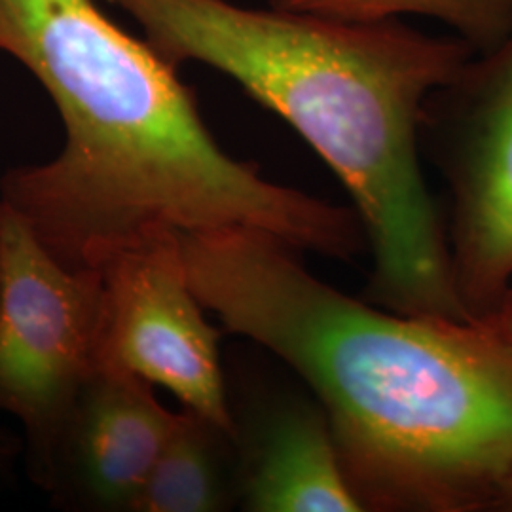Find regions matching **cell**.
I'll return each instance as SVG.
<instances>
[{"label": "cell", "instance_id": "cell-4", "mask_svg": "<svg viewBox=\"0 0 512 512\" xmlns=\"http://www.w3.org/2000/svg\"><path fill=\"white\" fill-rule=\"evenodd\" d=\"M101 321V270L59 262L0 202V412L21 425L38 486L101 365Z\"/></svg>", "mask_w": 512, "mask_h": 512}, {"label": "cell", "instance_id": "cell-2", "mask_svg": "<svg viewBox=\"0 0 512 512\" xmlns=\"http://www.w3.org/2000/svg\"><path fill=\"white\" fill-rule=\"evenodd\" d=\"M0 54L37 78L65 126L55 158L0 179V202L65 266L97 268L158 226L253 230L336 258L363 245L357 213L220 147L177 67L93 0H0Z\"/></svg>", "mask_w": 512, "mask_h": 512}, {"label": "cell", "instance_id": "cell-3", "mask_svg": "<svg viewBox=\"0 0 512 512\" xmlns=\"http://www.w3.org/2000/svg\"><path fill=\"white\" fill-rule=\"evenodd\" d=\"M107 2L169 63L230 76L325 160L363 224L376 306L471 321L421 169L423 107L475 55L467 42L397 19L351 23L228 0Z\"/></svg>", "mask_w": 512, "mask_h": 512}, {"label": "cell", "instance_id": "cell-8", "mask_svg": "<svg viewBox=\"0 0 512 512\" xmlns=\"http://www.w3.org/2000/svg\"><path fill=\"white\" fill-rule=\"evenodd\" d=\"M239 501L253 512H361L329 421L308 404L274 412L239 469Z\"/></svg>", "mask_w": 512, "mask_h": 512}, {"label": "cell", "instance_id": "cell-9", "mask_svg": "<svg viewBox=\"0 0 512 512\" xmlns=\"http://www.w3.org/2000/svg\"><path fill=\"white\" fill-rule=\"evenodd\" d=\"M238 439L194 410L177 412L133 512H219L239 497L232 475Z\"/></svg>", "mask_w": 512, "mask_h": 512}, {"label": "cell", "instance_id": "cell-1", "mask_svg": "<svg viewBox=\"0 0 512 512\" xmlns=\"http://www.w3.org/2000/svg\"><path fill=\"white\" fill-rule=\"evenodd\" d=\"M181 247L203 308L310 385L365 511L509 512L512 351L484 321L380 310L253 230Z\"/></svg>", "mask_w": 512, "mask_h": 512}, {"label": "cell", "instance_id": "cell-5", "mask_svg": "<svg viewBox=\"0 0 512 512\" xmlns=\"http://www.w3.org/2000/svg\"><path fill=\"white\" fill-rule=\"evenodd\" d=\"M423 147L452 198L448 243L459 298L482 321L512 283V35L429 95Z\"/></svg>", "mask_w": 512, "mask_h": 512}, {"label": "cell", "instance_id": "cell-11", "mask_svg": "<svg viewBox=\"0 0 512 512\" xmlns=\"http://www.w3.org/2000/svg\"><path fill=\"white\" fill-rule=\"evenodd\" d=\"M482 321L512 351V283L497 302L494 311Z\"/></svg>", "mask_w": 512, "mask_h": 512}, {"label": "cell", "instance_id": "cell-13", "mask_svg": "<svg viewBox=\"0 0 512 512\" xmlns=\"http://www.w3.org/2000/svg\"><path fill=\"white\" fill-rule=\"evenodd\" d=\"M509 512H512V503H511V509H509Z\"/></svg>", "mask_w": 512, "mask_h": 512}, {"label": "cell", "instance_id": "cell-12", "mask_svg": "<svg viewBox=\"0 0 512 512\" xmlns=\"http://www.w3.org/2000/svg\"><path fill=\"white\" fill-rule=\"evenodd\" d=\"M18 450V440L12 439L6 433H0V473L14 461Z\"/></svg>", "mask_w": 512, "mask_h": 512}, {"label": "cell", "instance_id": "cell-10", "mask_svg": "<svg viewBox=\"0 0 512 512\" xmlns=\"http://www.w3.org/2000/svg\"><path fill=\"white\" fill-rule=\"evenodd\" d=\"M270 6L351 23L401 16L437 19L475 54L492 52L512 35V0H270Z\"/></svg>", "mask_w": 512, "mask_h": 512}, {"label": "cell", "instance_id": "cell-6", "mask_svg": "<svg viewBox=\"0 0 512 512\" xmlns=\"http://www.w3.org/2000/svg\"><path fill=\"white\" fill-rule=\"evenodd\" d=\"M103 275L99 363L171 391L238 439L220 365L219 330L184 266L181 232L150 228L112 251Z\"/></svg>", "mask_w": 512, "mask_h": 512}, {"label": "cell", "instance_id": "cell-7", "mask_svg": "<svg viewBox=\"0 0 512 512\" xmlns=\"http://www.w3.org/2000/svg\"><path fill=\"white\" fill-rule=\"evenodd\" d=\"M175 418L147 380L99 365L40 488L71 511L133 512Z\"/></svg>", "mask_w": 512, "mask_h": 512}]
</instances>
